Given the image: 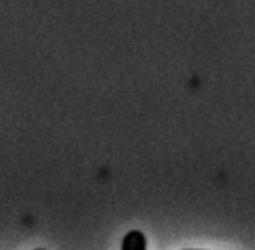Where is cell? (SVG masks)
Listing matches in <instances>:
<instances>
[{
	"mask_svg": "<svg viewBox=\"0 0 255 250\" xmlns=\"http://www.w3.org/2000/svg\"><path fill=\"white\" fill-rule=\"evenodd\" d=\"M121 250H147L146 236L138 230L128 231L124 239H122Z\"/></svg>",
	"mask_w": 255,
	"mask_h": 250,
	"instance_id": "6da1fadb",
	"label": "cell"
},
{
	"mask_svg": "<svg viewBox=\"0 0 255 250\" xmlns=\"http://www.w3.org/2000/svg\"><path fill=\"white\" fill-rule=\"evenodd\" d=\"M37 250H45V249H37Z\"/></svg>",
	"mask_w": 255,
	"mask_h": 250,
	"instance_id": "7a4b0ae2",
	"label": "cell"
},
{
	"mask_svg": "<svg viewBox=\"0 0 255 250\" xmlns=\"http://www.w3.org/2000/svg\"><path fill=\"white\" fill-rule=\"evenodd\" d=\"M187 250H190V249H187Z\"/></svg>",
	"mask_w": 255,
	"mask_h": 250,
	"instance_id": "3957f363",
	"label": "cell"
}]
</instances>
